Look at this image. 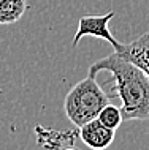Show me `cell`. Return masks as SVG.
I'll return each instance as SVG.
<instances>
[{"instance_id": "obj_5", "label": "cell", "mask_w": 149, "mask_h": 150, "mask_svg": "<svg viewBox=\"0 0 149 150\" xmlns=\"http://www.w3.org/2000/svg\"><path fill=\"white\" fill-rule=\"evenodd\" d=\"M116 52H120L124 57L138 65L149 78V32L138 36L132 43H122V47Z\"/></svg>"}, {"instance_id": "obj_1", "label": "cell", "mask_w": 149, "mask_h": 150, "mask_svg": "<svg viewBox=\"0 0 149 150\" xmlns=\"http://www.w3.org/2000/svg\"><path fill=\"white\" fill-rule=\"evenodd\" d=\"M102 71L110 73L114 81V92L122 101V119H149V78L146 73L116 51L89 67V76L94 78H97V74Z\"/></svg>"}, {"instance_id": "obj_2", "label": "cell", "mask_w": 149, "mask_h": 150, "mask_svg": "<svg viewBox=\"0 0 149 150\" xmlns=\"http://www.w3.org/2000/svg\"><path fill=\"white\" fill-rule=\"evenodd\" d=\"M108 103L110 100L97 82V79L87 74L86 79L75 84L71 90L67 93L63 109L68 120L76 127H81L89 120L97 119L98 112Z\"/></svg>"}, {"instance_id": "obj_7", "label": "cell", "mask_w": 149, "mask_h": 150, "mask_svg": "<svg viewBox=\"0 0 149 150\" xmlns=\"http://www.w3.org/2000/svg\"><path fill=\"white\" fill-rule=\"evenodd\" d=\"M97 119L102 122L105 127H108L111 129H118L124 122L120 108L114 106V104H110V103H108L106 106H103V109L98 112Z\"/></svg>"}, {"instance_id": "obj_3", "label": "cell", "mask_w": 149, "mask_h": 150, "mask_svg": "<svg viewBox=\"0 0 149 150\" xmlns=\"http://www.w3.org/2000/svg\"><path fill=\"white\" fill-rule=\"evenodd\" d=\"M116 16L114 11H108L106 14L102 16H83L78 21V30L73 36V41H71V47H76L79 43V40L83 36H94V38H102L105 41H108L114 47V51H119L122 47V43H119L114 38V35L110 30V21Z\"/></svg>"}, {"instance_id": "obj_6", "label": "cell", "mask_w": 149, "mask_h": 150, "mask_svg": "<svg viewBox=\"0 0 149 150\" xmlns=\"http://www.w3.org/2000/svg\"><path fill=\"white\" fill-rule=\"evenodd\" d=\"M27 10V0H0V25L18 22Z\"/></svg>"}, {"instance_id": "obj_4", "label": "cell", "mask_w": 149, "mask_h": 150, "mask_svg": "<svg viewBox=\"0 0 149 150\" xmlns=\"http://www.w3.org/2000/svg\"><path fill=\"white\" fill-rule=\"evenodd\" d=\"M116 136V129H111L100 122L98 119L89 120L79 127V139L89 149L105 150L113 144Z\"/></svg>"}]
</instances>
